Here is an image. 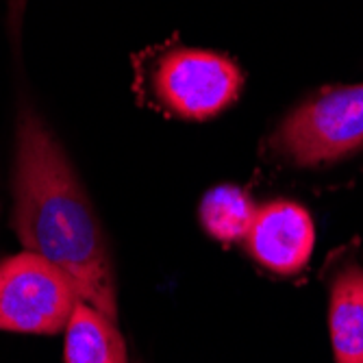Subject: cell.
<instances>
[{"mask_svg":"<svg viewBox=\"0 0 363 363\" xmlns=\"http://www.w3.org/2000/svg\"><path fill=\"white\" fill-rule=\"evenodd\" d=\"M244 246L259 266L272 274H298L307 268L313 255V218L307 207L296 201L279 198V201L263 203L257 207Z\"/></svg>","mask_w":363,"mask_h":363,"instance_id":"obj_5","label":"cell"},{"mask_svg":"<svg viewBox=\"0 0 363 363\" xmlns=\"http://www.w3.org/2000/svg\"><path fill=\"white\" fill-rule=\"evenodd\" d=\"M148 87L157 105L172 116L205 122L238 103L244 72L222 52L174 46L152 61Z\"/></svg>","mask_w":363,"mask_h":363,"instance_id":"obj_3","label":"cell"},{"mask_svg":"<svg viewBox=\"0 0 363 363\" xmlns=\"http://www.w3.org/2000/svg\"><path fill=\"white\" fill-rule=\"evenodd\" d=\"M328 333L335 363H363V268L352 259L328 281Z\"/></svg>","mask_w":363,"mask_h":363,"instance_id":"obj_6","label":"cell"},{"mask_svg":"<svg viewBox=\"0 0 363 363\" xmlns=\"http://www.w3.org/2000/svg\"><path fill=\"white\" fill-rule=\"evenodd\" d=\"M363 150V83L324 87L291 107L268 138V152L291 168L311 170Z\"/></svg>","mask_w":363,"mask_h":363,"instance_id":"obj_2","label":"cell"},{"mask_svg":"<svg viewBox=\"0 0 363 363\" xmlns=\"http://www.w3.org/2000/svg\"><path fill=\"white\" fill-rule=\"evenodd\" d=\"M65 363H130L118 322L94 305L79 301L65 326Z\"/></svg>","mask_w":363,"mask_h":363,"instance_id":"obj_7","label":"cell"},{"mask_svg":"<svg viewBox=\"0 0 363 363\" xmlns=\"http://www.w3.org/2000/svg\"><path fill=\"white\" fill-rule=\"evenodd\" d=\"M11 226L24 250L50 261L81 301L118 322L113 261L101 220L63 144L26 98L16 120Z\"/></svg>","mask_w":363,"mask_h":363,"instance_id":"obj_1","label":"cell"},{"mask_svg":"<svg viewBox=\"0 0 363 363\" xmlns=\"http://www.w3.org/2000/svg\"><path fill=\"white\" fill-rule=\"evenodd\" d=\"M257 207L246 189L238 185H218L203 196L198 218L213 240L222 244L244 242Z\"/></svg>","mask_w":363,"mask_h":363,"instance_id":"obj_8","label":"cell"},{"mask_svg":"<svg viewBox=\"0 0 363 363\" xmlns=\"http://www.w3.org/2000/svg\"><path fill=\"white\" fill-rule=\"evenodd\" d=\"M79 301L70 279L44 257L22 250L0 261V331L57 335Z\"/></svg>","mask_w":363,"mask_h":363,"instance_id":"obj_4","label":"cell"}]
</instances>
